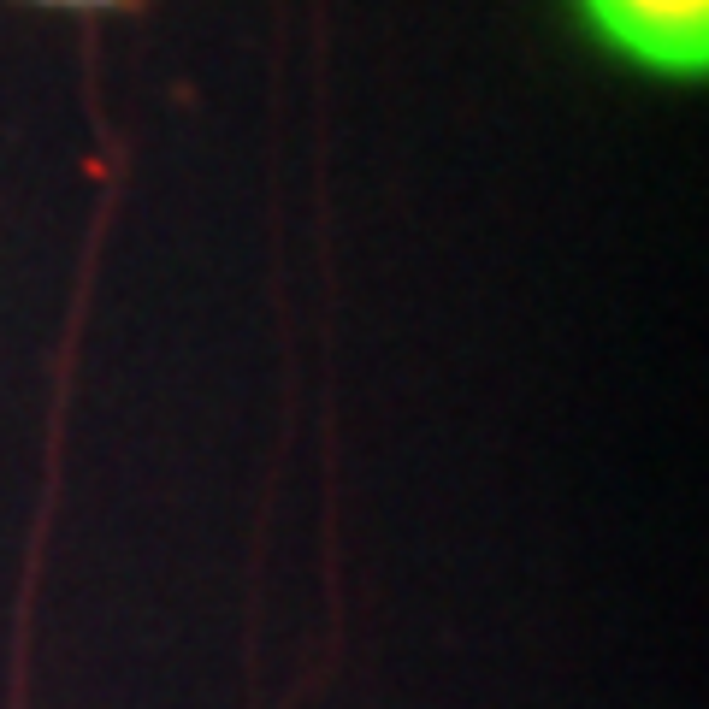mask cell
<instances>
[{
    "label": "cell",
    "instance_id": "6da1fadb",
    "mask_svg": "<svg viewBox=\"0 0 709 709\" xmlns=\"http://www.w3.org/2000/svg\"><path fill=\"white\" fill-rule=\"evenodd\" d=\"M597 30L656 71H704V0H585Z\"/></svg>",
    "mask_w": 709,
    "mask_h": 709
}]
</instances>
